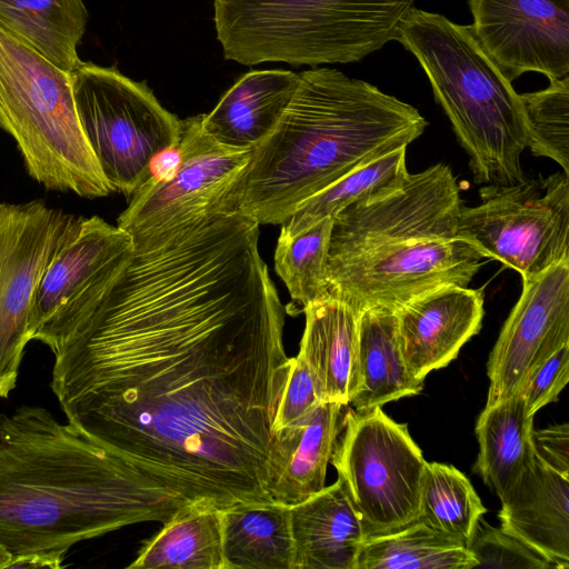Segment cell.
<instances>
[{
  "label": "cell",
  "mask_w": 569,
  "mask_h": 569,
  "mask_svg": "<svg viewBox=\"0 0 569 569\" xmlns=\"http://www.w3.org/2000/svg\"><path fill=\"white\" fill-rule=\"evenodd\" d=\"M298 83L299 73L289 70L249 71L202 114V128L224 146L253 149L273 131Z\"/></svg>",
  "instance_id": "7402d4cb"
},
{
  "label": "cell",
  "mask_w": 569,
  "mask_h": 569,
  "mask_svg": "<svg viewBox=\"0 0 569 569\" xmlns=\"http://www.w3.org/2000/svg\"><path fill=\"white\" fill-rule=\"evenodd\" d=\"M64 555L62 553H27L11 556L3 569H60Z\"/></svg>",
  "instance_id": "74e56055"
},
{
  "label": "cell",
  "mask_w": 569,
  "mask_h": 569,
  "mask_svg": "<svg viewBox=\"0 0 569 569\" xmlns=\"http://www.w3.org/2000/svg\"><path fill=\"white\" fill-rule=\"evenodd\" d=\"M569 381V343L538 366L527 378L520 392L531 417L545 406L558 400Z\"/></svg>",
  "instance_id": "e575fe53"
},
{
  "label": "cell",
  "mask_w": 569,
  "mask_h": 569,
  "mask_svg": "<svg viewBox=\"0 0 569 569\" xmlns=\"http://www.w3.org/2000/svg\"><path fill=\"white\" fill-rule=\"evenodd\" d=\"M330 462L367 538L417 521L427 461L406 423L381 407L347 409Z\"/></svg>",
  "instance_id": "30bf717a"
},
{
  "label": "cell",
  "mask_w": 569,
  "mask_h": 569,
  "mask_svg": "<svg viewBox=\"0 0 569 569\" xmlns=\"http://www.w3.org/2000/svg\"><path fill=\"white\" fill-rule=\"evenodd\" d=\"M70 74L79 121L103 177L112 191L130 199L153 157L179 144L181 120L146 81L116 67L82 62Z\"/></svg>",
  "instance_id": "52a82bcc"
},
{
  "label": "cell",
  "mask_w": 569,
  "mask_h": 569,
  "mask_svg": "<svg viewBox=\"0 0 569 569\" xmlns=\"http://www.w3.org/2000/svg\"><path fill=\"white\" fill-rule=\"evenodd\" d=\"M536 456V455H535ZM501 528L549 560L569 568V478L537 457L501 501Z\"/></svg>",
  "instance_id": "d6986e66"
},
{
  "label": "cell",
  "mask_w": 569,
  "mask_h": 569,
  "mask_svg": "<svg viewBox=\"0 0 569 569\" xmlns=\"http://www.w3.org/2000/svg\"><path fill=\"white\" fill-rule=\"evenodd\" d=\"M293 569H355L367 539L340 479L290 507Z\"/></svg>",
  "instance_id": "44dd1931"
},
{
  "label": "cell",
  "mask_w": 569,
  "mask_h": 569,
  "mask_svg": "<svg viewBox=\"0 0 569 569\" xmlns=\"http://www.w3.org/2000/svg\"><path fill=\"white\" fill-rule=\"evenodd\" d=\"M520 97L528 129L527 148L537 157L556 161L569 176V77Z\"/></svg>",
  "instance_id": "1f68e13d"
},
{
  "label": "cell",
  "mask_w": 569,
  "mask_h": 569,
  "mask_svg": "<svg viewBox=\"0 0 569 569\" xmlns=\"http://www.w3.org/2000/svg\"><path fill=\"white\" fill-rule=\"evenodd\" d=\"M468 548L420 521L392 532L368 537L355 569H472Z\"/></svg>",
  "instance_id": "83f0119b"
},
{
  "label": "cell",
  "mask_w": 569,
  "mask_h": 569,
  "mask_svg": "<svg viewBox=\"0 0 569 569\" xmlns=\"http://www.w3.org/2000/svg\"><path fill=\"white\" fill-rule=\"evenodd\" d=\"M346 407L321 401L303 419L274 433L270 482L273 502L291 507L326 487L327 467L343 428Z\"/></svg>",
  "instance_id": "ac0fdd59"
},
{
  "label": "cell",
  "mask_w": 569,
  "mask_h": 569,
  "mask_svg": "<svg viewBox=\"0 0 569 569\" xmlns=\"http://www.w3.org/2000/svg\"><path fill=\"white\" fill-rule=\"evenodd\" d=\"M88 19L83 0H0V26L67 72L83 62L77 46Z\"/></svg>",
  "instance_id": "484cf974"
},
{
  "label": "cell",
  "mask_w": 569,
  "mask_h": 569,
  "mask_svg": "<svg viewBox=\"0 0 569 569\" xmlns=\"http://www.w3.org/2000/svg\"><path fill=\"white\" fill-rule=\"evenodd\" d=\"M481 260L459 239L395 243L328 259L330 295L358 313L371 307L396 310L432 289L468 287Z\"/></svg>",
  "instance_id": "7c38bea8"
},
{
  "label": "cell",
  "mask_w": 569,
  "mask_h": 569,
  "mask_svg": "<svg viewBox=\"0 0 569 569\" xmlns=\"http://www.w3.org/2000/svg\"><path fill=\"white\" fill-rule=\"evenodd\" d=\"M320 402L313 378L305 361L298 356L290 358L287 380L273 420V432L297 423Z\"/></svg>",
  "instance_id": "836d02e7"
},
{
  "label": "cell",
  "mask_w": 569,
  "mask_h": 569,
  "mask_svg": "<svg viewBox=\"0 0 569 569\" xmlns=\"http://www.w3.org/2000/svg\"><path fill=\"white\" fill-rule=\"evenodd\" d=\"M423 69L436 101L481 184L523 181L528 146L521 97L483 51L470 26L412 8L397 37Z\"/></svg>",
  "instance_id": "277c9868"
},
{
  "label": "cell",
  "mask_w": 569,
  "mask_h": 569,
  "mask_svg": "<svg viewBox=\"0 0 569 569\" xmlns=\"http://www.w3.org/2000/svg\"><path fill=\"white\" fill-rule=\"evenodd\" d=\"M0 128L32 179L94 199L112 192L82 131L70 72L0 26Z\"/></svg>",
  "instance_id": "8992f818"
},
{
  "label": "cell",
  "mask_w": 569,
  "mask_h": 569,
  "mask_svg": "<svg viewBox=\"0 0 569 569\" xmlns=\"http://www.w3.org/2000/svg\"><path fill=\"white\" fill-rule=\"evenodd\" d=\"M569 343V260L522 282L489 355L486 406L520 391L530 373Z\"/></svg>",
  "instance_id": "9a60e30c"
},
{
  "label": "cell",
  "mask_w": 569,
  "mask_h": 569,
  "mask_svg": "<svg viewBox=\"0 0 569 569\" xmlns=\"http://www.w3.org/2000/svg\"><path fill=\"white\" fill-rule=\"evenodd\" d=\"M333 218H325L295 236L280 232L274 269L291 298L302 307L330 295L328 252Z\"/></svg>",
  "instance_id": "4dcf8cb0"
},
{
  "label": "cell",
  "mask_w": 569,
  "mask_h": 569,
  "mask_svg": "<svg viewBox=\"0 0 569 569\" xmlns=\"http://www.w3.org/2000/svg\"><path fill=\"white\" fill-rule=\"evenodd\" d=\"M227 569H293L290 507L239 503L221 510Z\"/></svg>",
  "instance_id": "d4e9b609"
},
{
  "label": "cell",
  "mask_w": 569,
  "mask_h": 569,
  "mask_svg": "<svg viewBox=\"0 0 569 569\" xmlns=\"http://www.w3.org/2000/svg\"><path fill=\"white\" fill-rule=\"evenodd\" d=\"M305 330L298 357L321 401L349 406L358 388V312L329 295L302 308Z\"/></svg>",
  "instance_id": "ffe728a7"
},
{
  "label": "cell",
  "mask_w": 569,
  "mask_h": 569,
  "mask_svg": "<svg viewBox=\"0 0 569 569\" xmlns=\"http://www.w3.org/2000/svg\"><path fill=\"white\" fill-rule=\"evenodd\" d=\"M482 289L443 286L396 309L398 336L410 375L425 380L448 366L476 336L485 315Z\"/></svg>",
  "instance_id": "e0dca14e"
},
{
  "label": "cell",
  "mask_w": 569,
  "mask_h": 569,
  "mask_svg": "<svg viewBox=\"0 0 569 569\" xmlns=\"http://www.w3.org/2000/svg\"><path fill=\"white\" fill-rule=\"evenodd\" d=\"M202 114L181 120V160L173 177L139 188L117 219L134 252L163 246L220 213L238 211L252 149L224 146L202 128Z\"/></svg>",
  "instance_id": "ba28073f"
},
{
  "label": "cell",
  "mask_w": 569,
  "mask_h": 569,
  "mask_svg": "<svg viewBox=\"0 0 569 569\" xmlns=\"http://www.w3.org/2000/svg\"><path fill=\"white\" fill-rule=\"evenodd\" d=\"M416 0H213L226 60L291 67L358 62L396 41Z\"/></svg>",
  "instance_id": "5b68a950"
},
{
  "label": "cell",
  "mask_w": 569,
  "mask_h": 569,
  "mask_svg": "<svg viewBox=\"0 0 569 569\" xmlns=\"http://www.w3.org/2000/svg\"><path fill=\"white\" fill-rule=\"evenodd\" d=\"M129 569H227L221 510L189 505L144 543Z\"/></svg>",
  "instance_id": "4316f807"
},
{
  "label": "cell",
  "mask_w": 569,
  "mask_h": 569,
  "mask_svg": "<svg viewBox=\"0 0 569 569\" xmlns=\"http://www.w3.org/2000/svg\"><path fill=\"white\" fill-rule=\"evenodd\" d=\"M461 204L449 166L437 163L409 173L399 188L357 201L335 216L328 259L407 241L456 239Z\"/></svg>",
  "instance_id": "4fadbf2b"
},
{
  "label": "cell",
  "mask_w": 569,
  "mask_h": 569,
  "mask_svg": "<svg viewBox=\"0 0 569 569\" xmlns=\"http://www.w3.org/2000/svg\"><path fill=\"white\" fill-rule=\"evenodd\" d=\"M189 506L140 469L40 406L0 413V545L62 553Z\"/></svg>",
  "instance_id": "7a4b0ae2"
},
{
  "label": "cell",
  "mask_w": 569,
  "mask_h": 569,
  "mask_svg": "<svg viewBox=\"0 0 569 569\" xmlns=\"http://www.w3.org/2000/svg\"><path fill=\"white\" fill-rule=\"evenodd\" d=\"M472 33L512 82L526 72L569 77V0H468Z\"/></svg>",
  "instance_id": "2e32d148"
},
{
  "label": "cell",
  "mask_w": 569,
  "mask_h": 569,
  "mask_svg": "<svg viewBox=\"0 0 569 569\" xmlns=\"http://www.w3.org/2000/svg\"><path fill=\"white\" fill-rule=\"evenodd\" d=\"M423 381L408 371L396 311L371 307L358 315V388L350 405L365 411L420 393Z\"/></svg>",
  "instance_id": "603a6c76"
},
{
  "label": "cell",
  "mask_w": 569,
  "mask_h": 569,
  "mask_svg": "<svg viewBox=\"0 0 569 569\" xmlns=\"http://www.w3.org/2000/svg\"><path fill=\"white\" fill-rule=\"evenodd\" d=\"M478 567L550 569L555 566L536 550L506 532L479 520L467 546Z\"/></svg>",
  "instance_id": "d6a6232c"
},
{
  "label": "cell",
  "mask_w": 569,
  "mask_h": 569,
  "mask_svg": "<svg viewBox=\"0 0 569 569\" xmlns=\"http://www.w3.org/2000/svg\"><path fill=\"white\" fill-rule=\"evenodd\" d=\"M486 511L469 479L456 467L426 463L418 521L467 547Z\"/></svg>",
  "instance_id": "f546056e"
},
{
  "label": "cell",
  "mask_w": 569,
  "mask_h": 569,
  "mask_svg": "<svg viewBox=\"0 0 569 569\" xmlns=\"http://www.w3.org/2000/svg\"><path fill=\"white\" fill-rule=\"evenodd\" d=\"M536 457L546 466L569 478V425L532 430Z\"/></svg>",
  "instance_id": "d590c367"
},
{
  "label": "cell",
  "mask_w": 569,
  "mask_h": 569,
  "mask_svg": "<svg viewBox=\"0 0 569 569\" xmlns=\"http://www.w3.org/2000/svg\"><path fill=\"white\" fill-rule=\"evenodd\" d=\"M11 555L0 545V569H3Z\"/></svg>",
  "instance_id": "f35d334b"
},
{
  "label": "cell",
  "mask_w": 569,
  "mask_h": 569,
  "mask_svg": "<svg viewBox=\"0 0 569 569\" xmlns=\"http://www.w3.org/2000/svg\"><path fill=\"white\" fill-rule=\"evenodd\" d=\"M533 418L521 392L485 407L476 422L479 453L475 470L503 501L535 459Z\"/></svg>",
  "instance_id": "cb8c5ba5"
},
{
  "label": "cell",
  "mask_w": 569,
  "mask_h": 569,
  "mask_svg": "<svg viewBox=\"0 0 569 569\" xmlns=\"http://www.w3.org/2000/svg\"><path fill=\"white\" fill-rule=\"evenodd\" d=\"M428 126L413 106L332 68L299 73L273 131L252 149L239 210L282 224L311 196L398 148Z\"/></svg>",
  "instance_id": "3957f363"
},
{
  "label": "cell",
  "mask_w": 569,
  "mask_h": 569,
  "mask_svg": "<svg viewBox=\"0 0 569 569\" xmlns=\"http://www.w3.org/2000/svg\"><path fill=\"white\" fill-rule=\"evenodd\" d=\"M180 160L179 144L157 153L150 162L146 181L139 188H151L169 181L177 172Z\"/></svg>",
  "instance_id": "8d00e7d4"
},
{
  "label": "cell",
  "mask_w": 569,
  "mask_h": 569,
  "mask_svg": "<svg viewBox=\"0 0 569 569\" xmlns=\"http://www.w3.org/2000/svg\"><path fill=\"white\" fill-rule=\"evenodd\" d=\"M479 196V204H461L456 239L518 271L522 282L569 260V176L563 171L485 184Z\"/></svg>",
  "instance_id": "9c48e42d"
},
{
  "label": "cell",
  "mask_w": 569,
  "mask_h": 569,
  "mask_svg": "<svg viewBox=\"0 0 569 569\" xmlns=\"http://www.w3.org/2000/svg\"><path fill=\"white\" fill-rule=\"evenodd\" d=\"M134 256L131 236L98 216L74 217L36 288L29 339L50 349L113 289Z\"/></svg>",
  "instance_id": "8fae6325"
},
{
  "label": "cell",
  "mask_w": 569,
  "mask_h": 569,
  "mask_svg": "<svg viewBox=\"0 0 569 569\" xmlns=\"http://www.w3.org/2000/svg\"><path fill=\"white\" fill-rule=\"evenodd\" d=\"M73 219L42 200L0 203V399L16 388L36 288Z\"/></svg>",
  "instance_id": "5bb4252c"
},
{
  "label": "cell",
  "mask_w": 569,
  "mask_h": 569,
  "mask_svg": "<svg viewBox=\"0 0 569 569\" xmlns=\"http://www.w3.org/2000/svg\"><path fill=\"white\" fill-rule=\"evenodd\" d=\"M259 223L224 212L136 253L51 350L67 421L189 505L273 502L290 358Z\"/></svg>",
  "instance_id": "6da1fadb"
},
{
  "label": "cell",
  "mask_w": 569,
  "mask_h": 569,
  "mask_svg": "<svg viewBox=\"0 0 569 569\" xmlns=\"http://www.w3.org/2000/svg\"><path fill=\"white\" fill-rule=\"evenodd\" d=\"M407 147L398 148L340 178L303 201L281 224L280 232L295 236L325 218H335L346 207L399 188L409 172Z\"/></svg>",
  "instance_id": "f1b7e54d"
}]
</instances>
